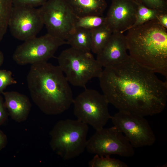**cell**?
<instances>
[{
  "label": "cell",
  "mask_w": 167,
  "mask_h": 167,
  "mask_svg": "<svg viewBox=\"0 0 167 167\" xmlns=\"http://www.w3.org/2000/svg\"><path fill=\"white\" fill-rule=\"evenodd\" d=\"M129 57L104 68L98 78L103 94L119 111L142 116L159 114L166 107L167 82Z\"/></svg>",
  "instance_id": "6da1fadb"
},
{
  "label": "cell",
  "mask_w": 167,
  "mask_h": 167,
  "mask_svg": "<svg viewBox=\"0 0 167 167\" xmlns=\"http://www.w3.org/2000/svg\"><path fill=\"white\" fill-rule=\"evenodd\" d=\"M27 81L32 100L46 114H61L73 104L71 88L58 66L47 62L31 65Z\"/></svg>",
  "instance_id": "7a4b0ae2"
},
{
  "label": "cell",
  "mask_w": 167,
  "mask_h": 167,
  "mask_svg": "<svg viewBox=\"0 0 167 167\" xmlns=\"http://www.w3.org/2000/svg\"><path fill=\"white\" fill-rule=\"evenodd\" d=\"M156 20L128 29L129 55L155 73L167 77V31Z\"/></svg>",
  "instance_id": "3957f363"
},
{
  "label": "cell",
  "mask_w": 167,
  "mask_h": 167,
  "mask_svg": "<svg viewBox=\"0 0 167 167\" xmlns=\"http://www.w3.org/2000/svg\"><path fill=\"white\" fill-rule=\"evenodd\" d=\"M88 130V125L77 119L60 120L49 133L51 148L65 160L74 158L86 148Z\"/></svg>",
  "instance_id": "277c9868"
},
{
  "label": "cell",
  "mask_w": 167,
  "mask_h": 167,
  "mask_svg": "<svg viewBox=\"0 0 167 167\" xmlns=\"http://www.w3.org/2000/svg\"><path fill=\"white\" fill-rule=\"evenodd\" d=\"M58 66L74 86L86 88L92 79L99 78L102 67L90 52L72 47L62 51L58 58Z\"/></svg>",
  "instance_id": "5b68a950"
},
{
  "label": "cell",
  "mask_w": 167,
  "mask_h": 167,
  "mask_svg": "<svg viewBox=\"0 0 167 167\" xmlns=\"http://www.w3.org/2000/svg\"><path fill=\"white\" fill-rule=\"evenodd\" d=\"M109 104L103 94L95 89L85 88L74 99V114L77 120L98 130L104 127L111 119Z\"/></svg>",
  "instance_id": "8992f818"
},
{
  "label": "cell",
  "mask_w": 167,
  "mask_h": 167,
  "mask_svg": "<svg viewBox=\"0 0 167 167\" xmlns=\"http://www.w3.org/2000/svg\"><path fill=\"white\" fill-rule=\"evenodd\" d=\"M38 9L47 33L66 40L75 28L77 16L65 0H47Z\"/></svg>",
  "instance_id": "52a82bcc"
},
{
  "label": "cell",
  "mask_w": 167,
  "mask_h": 167,
  "mask_svg": "<svg viewBox=\"0 0 167 167\" xmlns=\"http://www.w3.org/2000/svg\"><path fill=\"white\" fill-rule=\"evenodd\" d=\"M66 44V41L47 33L24 41L16 48L12 58L20 65L47 62L60 47Z\"/></svg>",
  "instance_id": "ba28073f"
},
{
  "label": "cell",
  "mask_w": 167,
  "mask_h": 167,
  "mask_svg": "<svg viewBox=\"0 0 167 167\" xmlns=\"http://www.w3.org/2000/svg\"><path fill=\"white\" fill-rule=\"evenodd\" d=\"M86 149L90 154L99 156L117 155L130 157L135 153L134 148L123 133L114 126L96 130L87 140Z\"/></svg>",
  "instance_id": "9c48e42d"
},
{
  "label": "cell",
  "mask_w": 167,
  "mask_h": 167,
  "mask_svg": "<svg viewBox=\"0 0 167 167\" xmlns=\"http://www.w3.org/2000/svg\"><path fill=\"white\" fill-rule=\"evenodd\" d=\"M111 119L114 126L123 133L134 148L151 146L155 143V135L144 117L119 111Z\"/></svg>",
  "instance_id": "30bf717a"
},
{
  "label": "cell",
  "mask_w": 167,
  "mask_h": 167,
  "mask_svg": "<svg viewBox=\"0 0 167 167\" xmlns=\"http://www.w3.org/2000/svg\"><path fill=\"white\" fill-rule=\"evenodd\" d=\"M44 25L38 8L13 6L8 27L16 39L24 41L35 37Z\"/></svg>",
  "instance_id": "8fae6325"
},
{
  "label": "cell",
  "mask_w": 167,
  "mask_h": 167,
  "mask_svg": "<svg viewBox=\"0 0 167 167\" xmlns=\"http://www.w3.org/2000/svg\"><path fill=\"white\" fill-rule=\"evenodd\" d=\"M137 9L136 0H112L105 25L112 33H123L135 23Z\"/></svg>",
  "instance_id": "7c38bea8"
},
{
  "label": "cell",
  "mask_w": 167,
  "mask_h": 167,
  "mask_svg": "<svg viewBox=\"0 0 167 167\" xmlns=\"http://www.w3.org/2000/svg\"><path fill=\"white\" fill-rule=\"evenodd\" d=\"M120 32L112 33L96 59L102 67L112 66L126 60L129 57L125 36Z\"/></svg>",
  "instance_id": "4fadbf2b"
},
{
  "label": "cell",
  "mask_w": 167,
  "mask_h": 167,
  "mask_svg": "<svg viewBox=\"0 0 167 167\" xmlns=\"http://www.w3.org/2000/svg\"><path fill=\"white\" fill-rule=\"evenodd\" d=\"M4 104L8 115L15 121L21 122L28 118L31 107L29 98L17 92H3Z\"/></svg>",
  "instance_id": "5bb4252c"
},
{
  "label": "cell",
  "mask_w": 167,
  "mask_h": 167,
  "mask_svg": "<svg viewBox=\"0 0 167 167\" xmlns=\"http://www.w3.org/2000/svg\"><path fill=\"white\" fill-rule=\"evenodd\" d=\"M78 17L89 15L103 16L107 7L105 0H65Z\"/></svg>",
  "instance_id": "9a60e30c"
},
{
  "label": "cell",
  "mask_w": 167,
  "mask_h": 167,
  "mask_svg": "<svg viewBox=\"0 0 167 167\" xmlns=\"http://www.w3.org/2000/svg\"><path fill=\"white\" fill-rule=\"evenodd\" d=\"M66 41L67 44L72 48L84 51H91V30L75 28Z\"/></svg>",
  "instance_id": "2e32d148"
},
{
  "label": "cell",
  "mask_w": 167,
  "mask_h": 167,
  "mask_svg": "<svg viewBox=\"0 0 167 167\" xmlns=\"http://www.w3.org/2000/svg\"><path fill=\"white\" fill-rule=\"evenodd\" d=\"M91 32V51L97 54L103 48L112 32L105 24L92 29Z\"/></svg>",
  "instance_id": "e0dca14e"
},
{
  "label": "cell",
  "mask_w": 167,
  "mask_h": 167,
  "mask_svg": "<svg viewBox=\"0 0 167 167\" xmlns=\"http://www.w3.org/2000/svg\"><path fill=\"white\" fill-rule=\"evenodd\" d=\"M137 5L135 23L129 29L142 24L147 22L156 19L160 13L165 12L148 8L136 0Z\"/></svg>",
  "instance_id": "ac0fdd59"
},
{
  "label": "cell",
  "mask_w": 167,
  "mask_h": 167,
  "mask_svg": "<svg viewBox=\"0 0 167 167\" xmlns=\"http://www.w3.org/2000/svg\"><path fill=\"white\" fill-rule=\"evenodd\" d=\"M106 18L103 16L89 15L77 18L75 28H81L89 30L105 24Z\"/></svg>",
  "instance_id": "d6986e66"
},
{
  "label": "cell",
  "mask_w": 167,
  "mask_h": 167,
  "mask_svg": "<svg viewBox=\"0 0 167 167\" xmlns=\"http://www.w3.org/2000/svg\"><path fill=\"white\" fill-rule=\"evenodd\" d=\"M90 167H127L128 165L121 160L110 156H99L95 155L88 162Z\"/></svg>",
  "instance_id": "ffe728a7"
},
{
  "label": "cell",
  "mask_w": 167,
  "mask_h": 167,
  "mask_svg": "<svg viewBox=\"0 0 167 167\" xmlns=\"http://www.w3.org/2000/svg\"><path fill=\"white\" fill-rule=\"evenodd\" d=\"M13 0H0V36L6 33L10 14L13 6Z\"/></svg>",
  "instance_id": "44dd1931"
},
{
  "label": "cell",
  "mask_w": 167,
  "mask_h": 167,
  "mask_svg": "<svg viewBox=\"0 0 167 167\" xmlns=\"http://www.w3.org/2000/svg\"><path fill=\"white\" fill-rule=\"evenodd\" d=\"M12 77V73L9 71L0 69V94L8 85L17 83Z\"/></svg>",
  "instance_id": "7402d4cb"
},
{
  "label": "cell",
  "mask_w": 167,
  "mask_h": 167,
  "mask_svg": "<svg viewBox=\"0 0 167 167\" xmlns=\"http://www.w3.org/2000/svg\"><path fill=\"white\" fill-rule=\"evenodd\" d=\"M137 0L148 8L167 12V0Z\"/></svg>",
  "instance_id": "603a6c76"
},
{
  "label": "cell",
  "mask_w": 167,
  "mask_h": 167,
  "mask_svg": "<svg viewBox=\"0 0 167 167\" xmlns=\"http://www.w3.org/2000/svg\"><path fill=\"white\" fill-rule=\"evenodd\" d=\"M47 0H13V6H29L36 8L41 6Z\"/></svg>",
  "instance_id": "cb8c5ba5"
},
{
  "label": "cell",
  "mask_w": 167,
  "mask_h": 167,
  "mask_svg": "<svg viewBox=\"0 0 167 167\" xmlns=\"http://www.w3.org/2000/svg\"><path fill=\"white\" fill-rule=\"evenodd\" d=\"M0 94V125L4 124L7 119L8 113L2 97Z\"/></svg>",
  "instance_id": "d4e9b609"
},
{
  "label": "cell",
  "mask_w": 167,
  "mask_h": 167,
  "mask_svg": "<svg viewBox=\"0 0 167 167\" xmlns=\"http://www.w3.org/2000/svg\"><path fill=\"white\" fill-rule=\"evenodd\" d=\"M156 20L161 25L167 29V12H163L159 14Z\"/></svg>",
  "instance_id": "484cf974"
},
{
  "label": "cell",
  "mask_w": 167,
  "mask_h": 167,
  "mask_svg": "<svg viewBox=\"0 0 167 167\" xmlns=\"http://www.w3.org/2000/svg\"><path fill=\"white\" fill-rule=\"evenodd\" d=\"M7 142V139L6 136L0 130V150L6 146Z\"/></svg>",
  "instance_id": "4316f807"
},
{
  "label": "cell",
  "mask_w": 167,
  "mask_h": 167,
  "mask_svg": "<svg viewBox=\"0 0 167 167\" xmlns=\"http://www.w3.org/2000/svg\"><path fill=\"white\" fill-rule=\"evenodd\" d=\"M4 60V56L2 52L0 50V67L2 64Z\"/></svg>",
  "instance_id": "83f0119b"
}]
</instances>
